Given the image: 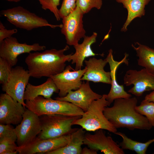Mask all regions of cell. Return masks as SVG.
I'll return each instance as SVG.
<instances>
[{"label": "cell", "mask_w": 154, "mask_h": 154, "mask_svg": "<svg viewBox=\"0 0 154 154\" xmlns=\"http://www.w3.org/2000/svg\"><path fill=\"white\" fill-rule=\"evenodd\" d=\"M15 141L10 138L0 139V154H16L18 147Z\"/></svg>", "instance_id": "cell-27"}, {"label": "cell", "mask_w": 154, "mask_h": 154, "mask_svg": "<svg viewBox=\"0 0 154 154\" xmlns=\"http://www.w3.org/2000/svg\"><path fill=\"white\" fill-rule=\"evenodd\" d=\"M84 62L86 70L81 78L82 81L111 84L110 72H106L104 69L108 63L105 59H98L93 57Z\"/></svg>", "instance_id": "cell-18"}, {"label": "cell", "mask_w": 154, "mask_h": 154, "mask_svg": "<svg viewBox=\"0 0 154 154\" xmlns=\"http://www.w3.org/2000/svg\"><path fill=\"white\" fill-rule=\"evenodd\" d=\"M115 134L122 137V141L119 145L122 149L134 151L138 154H145L148 147L154 142V138L143 143L133 140L121 132L117 131Z\"/></svg>", "instance_id": "cell-24"}, {"label": "cell", "mask_w": 154, "mask_h": 154, "mask_svg": "<svg viewBox=\"0 0 154 154\" xmlns=\"http://www.w3.org/2000/svg\"><path fill=\"white\" fill-rule=\"evenodd\" d=\"M59 92L52 79L49 77L45 82L39 85L35 86L29 83L24 93V99L25 101L31 100L39 96L49 98L54 93Z\"/></svg>", "instance_id": "cell-20"}, {"label": "cell", "mask_w": 154, "mask_h": 154, "mask_svg": "<svg viewBox=\"0 0 154 154\" xmlns=\"http://www.w3.org/2000/svg\"><path fill=\"white\" fill-rule=\"evenodd\" d=\"M145 99L148 101L154 102V91H153L150 94L146 95Z\"/></svg>", "instance_id": "cell-34"}, {"label": "cell", "mask_w": 154, "mask_h": 154, "mask_svg": "<svg viewBox=\"0 0 154 154\" xmlns=\"http://www.w3.org/2000/svg\"><path fill=\"white\" fill-rule=\"evenodd\" d=\"M137 111L145 116L152 127H154V102L144 99L136 107Z\"/></svg>", "instance_id": "cell-25"}, {"label": "cell", "mask_w": 154, "mask_h": 154, "mask_svg": "<svg viewBox=\"0 0 154 154\" xmlns=\"http://www.w3.org/2000/svg\"><path fill=\"white\" fill-rule=\"evenodd\" d=\"M97 151L85 147L82 149L81 154H97Z\"/></svg>", "instance_id": "cell-33"}, {"label": "cell", "mask_w": 154, "mask_h": 154, "mask_svg": "<svg viewBox=\"0 0 154 154\" xmlns=\"http://www.w3.org/2000/svg\"><path fill=\"white\" fill-rule=\"evenodd\" d=\"M84 14L76 6L68 15L62 19L61 32L64 36L68 45L74 46L78 44L80 40L86 36L83 21Z\"/></svg>", "instance_id": "cell-9"}, {"label": "cell", "mask_w": 154, "mask_h": 154, "mask_svg": "<svg viewBox=\"0 0 154 154\" xmlns=\"http://www.w3.org/2000/svg\"><path fill=\"white\" fill-rule=\"evenodd\" d=\"M26 107L38 116L45 115L60 114L73 116H82L84 111L70 102L46 98L39 96L31 100H26Z\"/></svg>", "instance_id": "cell-4"}, {"label": "cell", "mask_w": 154, "mask_h": 154, "mask_svg": "<svg viewBox=\"0 0 154 154\" xmlns=\"http://www.w3.org/2000/svg\"><path fill=\"white\" fill-rule=\"evenodd\" d=\"M45 46L38 43L28 44L20 43L17 38L11 37L0 42V57L6 60L12 66H15L19 55L24 53H30L31 51H39L46 49Z\"/></svg>", "instance_id": "cell-10"}, {"label": "cell", "mask_w": 154, "mask_h": 154, "mask_svg": "<svg viewBox=\"0 0 154 154\" xmlns=\"http://www.w3.org/2000/svg\"><path fill=\"white\" fill-rule=\"evenodd\" d=\"M10 138L16 142L17 135L14 128L11 124L0 123V139Z\"/></svg>", "instance_id": "cell-30"}, {"label": "cell", "mask_w": 154, "mask_h": 154, "mask_svg": "<svg viewBox=\"0 0 154 154\" xmlns=\"http://www.w3.org/2000/svg\"><path fill=\"white\" fill-rule=\"evenodd\" d=\"M81 116L60 114L40 116L39 118L42 129L37 137L43 139H53L70 134L78 129L72 128L73 121Z\"/></svg>", "instance_id": "cell-5"}, {"label": "cell", "mask_w": 154, "mask_h": 154, "mask_svg": "<svg viewBox=\"0 0 154 154\" xmlns=\"http://www.w3.org/2000/svg\"><path fill=\"white\" fill-rule=\"evenodd\" d=\"M102 97V95L92 90L89 81H86V82H83L77 90L70 91L66 96L57 97L55 99L72 103L85 112L93 101Z\"/></svg>", "instance_id": "cell-16"}, {"label": "cell", "mask_w": 154, "mask_h": 154, "mask_svg": "<svg viewBox=\"0 0 154 154\" xmlns=\"http://www.w3.org/2000/svg\"><path fill=\"white\" fill-rule=\"evenodd\" d=\"M102 5V0H77L76 6L79 7L84 14L88 13L93 8L100 9Z\"/></svg>", "instance_id": "cell-26"}, {"label": "cell", "mask_w": 154, "mask_h": 154, "mask_svg": "<svg viewBox=\"0 0 154 154\" xmlns=\"http://www.w3.org/2000/svg\"><path fill=\"white\" fill-rule=\"evenodd\" d=\"M30 77L28 70L22 67L12 68L7 81L2 85V90L26 107L24 96Z\"/></svg>", "instance_id": "cell-8"}, {"label": "cell", "mask_w": 154, "mask_h": 154, "mask_svg": "<svg viewBox=\"0 0 154 154\" xmlns=\"http://www.w3.org/2000/svg\"><path fill=\"white\" fill-rule=\"evenodd\" d=\"M0 13L1 16L5 17L16 27L28 31L45 27L54 29L61 28L62 26V24H50L46 19L20 6L3 10Z\"/></svg>", "instance_id": "cell-6"}, {"label": "cell", "mask_w": 154, "mask_h": 154, "mask_svg": "<svg viewBox=\"0 0 154 154\" xmlns=\"http://www.w3.org/2000/svg\"><path fill=\"white\" fill-rule=\"evenodd\" d=\"M77 0H63L61 7L58 10L60 17L62 19L68 15L76 7Z\"/></svg>", "instance_id": "cell-31"}, {"label": "cell", "mask_w": 154, "mask_h": 154, "mask_svg": "<svg viewBox=\"0 0 154 154\" xmlns=\"http://www.w3.org/2000/svg\"><path fill=\"white\" fill-rule=\"evenodd\" d=\"M115 0L122 4L127 11V19L121 30V31L125 32L127 31V27L134 19L141 18L145 15V7L151 0Z\"/></svg>", "instance_id": "cell-21"}, {"label": "cell", "mask_w": 154, "mask_h": 154, "mask_svg": "<svg viewBox=\"0 0 154 154\" xmlns=\"http://www.w3.org/2000/svg\"><path fill=\"white\" fill-rule=\"evenodd\" d=\"M106 95L103 94L101 98L93 101L81 117L73 121V125H80L88 131H95L101 129L114 133L116 132L117 129L104 113L105 108L110 105L106 99Z\"/></svg>", "instance_id": "cell-3"}, {"label": "cell", "mask_w": 154, "mask_h": 154, "mask_svg": "<svg viewBox=\"0 0 154 154\" xmlns=\"http://www.w3.org/2000/svg\"><path fill=\"white\" fill-rule=\"evenodd\" d=\"M84 129L82 127L78 128L71 134L70 140L66 145L46 154H81L85 134Z\"/></svg>", "instance_id": "cell-22"}, {"label": "cell", "mask_w": 154, "mask_h": 154, "mask_svg": "<svg viewBox=\"0 0 154 154\" xmlns=\"http://www.w3.org/2000/svg\"><path fill=\"white\" fill-rule=\"evenodd\" d=\"M123 81L126 86L133 85L128 92L137 97L141 96L145 92L154 91V74L145 68L139 71L127 70L124 76Z\"/></svg>", "instance_id": "cell-11"}, {"label": "cell", "mask_w": 154, "mask_h": 154, "mask_svg": "<svg viewBox=\"0 0 154 154\" xmlns=\"http://www.w3.org/2000/svg\"><path fill=\"white\" fill-rule=\"evenodd\" d=\"M70 65L65 67L62 72L50 77L59 90V97L66 96L70 91L78 89L82 82L81 78L86 68L71 71Z\"/></svg>", "instance_id": "cell-12"}, {"label": "cell", "mask_w": 154, "mask_h": 154, "mask_svg": "<svg viewBox=\"0 0 154 154\" xmlns=\"http://www.w3.org/2000/svg\"><path fill=\"white\" fill-rule=\"evenodd\" d=\"M135 44L137 45V46L133 44L131 46L138 57V65L154 74V49L138 42H135Z\"/></svg>", "instance_id": "cell-23"}, {"label": "cell", "mask_w": 154, "mask_h": 154, "mask_svg": "<svg viewBox=\"0 0 154 154\" xmlns=\"http://www.w3.org/2000/svg\"><path fill=\"white\" fill-rule=\"evenodd\" d=\"M137 103V99L135 97L117 99L112 107L105 108L104 113L117 129L149 130L153 127L147 118L136 110Z\"/></svg>", "instance_id": "cell-1"}, {"label": "cell", "mask_w": 154, "mask_h": 154, "mask_svg": "<svg viewBox=\"0 0 154 154\" xmlns=\"http://www.w3.org/2000/svg\"><path fill=\"white\" fill-rule=\"evenodd\" d=\"M113 50L110 49L108 54L105 58L109 63L110 70V76L111 80V88L110 90L106 95V99L110 105L116 99L123 98H131V95L127 93L124 90L123 86L117 83L116 77L117 70L122 64L124 63L128 65L127 59L128 54L125 53L124 58L120 61L115 60L113 55Z\"/></svg>", "instance_id": "cell-17"}, {"label": "cell", "mask_w": 154, "mask_h": 154, "mask_svg": "<svg viewBox=\"0 0 154 154\" xmlns=\"http://www.w3.org/2000/svg\"><path fill=\"white\" fill-rule=\"evenodd\" d=\"M25 107L5 93L0 96V123L17 125L22 121Z\"/></svg>", "instance_id": "cell-13"}, {"label": "cell", "mask_w": 154, "mask_h": 154, "mask_svg": "<svg viewBox=\"0 0 154 154\" xmlns=\"http://www.w3.org/2000/svg\"><path fill=\"white\" fill-rule=\"evenodd\" d=\"M71 134L53 139H43L37 137L30 143L17 147V150L19 154H46L66 145L70 140Z\"/></svg>", "instance_id": "cell-15"}, {"label": "cell", "mask_w": 154, "mask_h": 154, "mask_svg": "<svg viewBox=\"0 0 154 154\" xmlns=\"http://www.w3.org/2000/svg\"><path fill=\"white\" fill-rule=\"evenodd\" d=\"M41 5L42 8L49 10L54 15L56 20L58 21L61 19L58 13L57 7L60 5V0H37Z\"/></svg>", "instance_id": "cell-28"}, {"label": "cell", "mask_w": 154, "mask_h": 154, "mask_svg": "<svg viewBox=\"0 0 154 154\" xmlns=\"http://www.w3.org/2000/svg\"><path fill=\"white\" fill-rule=\"evenodd\" d=\"M69 49V46L66 45L59 50L52 49L29 53L25 62L31 76L49 78L62 72L65 69L66 62L68 61L73 54H64Z\"/></svg>", "instance_id": "cell-2"}, {"label": "cell", "mask_w": 154, "mask_h": 154, "mask_svg": "<svg viewBox=\"0 0 154 154\" xmlns=\"http://www.w3.org/2000/svg\"><path fill=\"white\" fill-rule=\"evenodd\" d=\"M97 36V34L96 32H93L90 36H85L82 43H78L74 46L75 52L71 56L68 62L71 61L72 64H75V70L81 69L83 66V62L86 58L98 55L103 56V54L95 53L91 48L92 44L96 42Z\"/></svg>", "instance_id": "cell-19"}, {"label": "cell", "mask_w": 154, "mask_h": 154, "mask_svg": "<svg viewBox=\"0 0 154 154\" xmlns=\"http://www.w3.org/2000/svg\"><path fill=\"white\" fill-rule=\"evenodd\" d=\"M17 29L8 30L6 29L2 22H0V42L5 39L12 37L17 32Z\"/></svg>", "instance_id": "cell-32"}, {"label": "cell", "mask_w": 154, "mask_h": 154, "mask_svg": "<svg viewBox=\"0 0 154 154\" xmlns=\"http://www.w3.org/2000/svg\"><path fill=\"white\" fill-rule=\"evenodd\" d=\"M12 68V66L6 60L0 57V84L2 85L6 82Z\"/></svg>", "instance_id": "cell-29"}, {"label": "cell", "mask_w": 154, "mask_h": 154, "mask_svg": "<svg viewBox=\"0 0 154 154\" xmlns=\"http://www.w3.org/2000/svg\"><path fill=\"white\" fill-rule=\"evenodd\" d=\"M83 144L105 154H124L125 153L117 143L110 136H107L103 129L95 131L94 134L85 133Z\"/></svg>", "instance_id": "cell-14"}, {"label": "cell", "mask_w": 154, "mask_h": 154, "mask_svg": "<svg viewBox=\"0 0 154 154\" xmlns=\"http://www.w3.org/2000/svg\"><path fill=\"white\" fill-rule=\"evenodd\" d=\"M9 2H17L20 1L21 0H4Z\"/></svg>", "instance_id": "cell-35"}, {"label": "cell", "mask_w": 154, "mask_h": 154, "mask_svg": "<svg viewBox=\"0 0 154 154\" xmlns=\"http://www.w3.org/2000/svg\"><path fill=\"white\" fill-rule=\"evenodd\" d=\"M18 147L26 145L32 141L42 131L39 117L27 108L21 122L15 128Z\"/></svg>", "instance_id": "cell-7"}]
</instances>
